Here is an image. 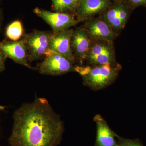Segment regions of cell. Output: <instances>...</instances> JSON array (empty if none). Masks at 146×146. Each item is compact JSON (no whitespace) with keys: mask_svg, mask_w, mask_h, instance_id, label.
<instances>
[{"mask_svg":"<svg viewBox=\"0 0 146 146\" xmlns=\"http://www.w3.org/2000/svg\"><path fill=\"white\" fill-rule=\"evenodd\" d=\"M23 33V25L21 21L17 20L11 23L7 28L6 35L12 41H19Z\"/></svg>","mask_w":146,"mask_h":146,"instance_id":"15","label":"cell"},{"mask_svg":"<svg viewBox=\"0 0 146 146\" xmlns=\"http://www.w3.org/2000/svg\"><path fill=\"white\" fill-rule=\"evenodd\" d=\"M36 15L43 19L52 29L53 33L68 29L77 25L79 21L68 13L50 12L39 8L34 10Z\"/></svg>","mask_w":146,"mask_h":146,"instance_id":"7","label":"cell"},{"mask_svg":"<svg viewBox=\"0 0 146 146\" xmlns=\"http://www.w3.org/2000/svg\"><path fill=\"white\" fill-rule=\"evenodd\" d=\"M116 138L117 139L119 146H143L140 139H129L123 138L117 134Z\"/></svg>","mask_w":146,"mask_h":146,"instance_id":"16","label":"cell"},{"mask_svg":"<svg viewBox=\"0 0 146 146\" xmlns=\"http://www.w3.org/2000/svg\"><path fill=\"white\" fill-rule=\"evenodd\" d=\"M110 44L107 42L97 41L91 45L86 58L91 66L116 63L115 52Z\"/></svg>","mask_w":146,"mask_h":146,"instance_id":"6","label":"cell"},{"mask_svg":"<svg viewBox=\"0 0 146 146\" xmlns=\"http://www.w3.org/2000/svg\"><path fill=\"white\" fill-rule=\"evenodd\" d=\"M2 21V12L1 11V8H0V27H1V23Z\"/></svg>","mask_w":146,"mask_h":146,"instance_id":"19","label":"cell"},{"mask_svg":"<svg viewBox=\"0 0 146 146\" xmlns=\"http://www.w3.org/2000/svg\"><path fill=\"white\" fill-rule=\"evenodd\" d=\"M121 69V65L117 63H107L96 66H76L74 72L82 77L84 85L98 91L113 83Z\"/></svg>","mask_w":146,"mask_h":146,"instance_id":"2","label":"cell"},{"mask_svg":"<svg viewBox=\"0 0 146 146\" xmlns=\"http://www.w3.org/2000/svg\"><path fill=\"white\" fill-rule=\"evenodd\" d=\"M5 108V106H3L0 105V110H4Z\"/></svg>","mask_w":146,"mask_h":146,"instance_id":"20","label":"cell"},{"mask_svg":"<svg viewBox=\"0 0 146 146\" xmlns=\"http://www.w3.org/2000/svg\"><path fill=\"white\" fill-rule=\"evenodd\" d=\"M7 58L0 52V73L2 72L5 69V63Z\"/></svg>","mask_w":146,"mask_h":146,"instance_id":"18","label":"cell"},{"mask_svg":"<svg viewBox=\"0 0 146 146\" xmlns=\"http://www.w3.org/2000/svg\"><path fill=\"white\" fill-rule=\"evenodd\" d=\"M131 8L125 1L116 0L104 13L102 19L112 29H121L125 26Z\"/></svg>","mask_w":146,"mask_h":146,"instance_id":"5","label":"cell"},{"mask_svg":"<svg viewBox=\"0 0 146 146\" xmlns=\"http://www.w3.org/2000/svg\"><path fill=\"white\" fill-rule=\"evenodd\" d=\"M129 4L132 8L146 6V0H123Z\"/></svg>","mask_w":146,"mask_h":146,"instance_id":"17","label":"cell"},{"mask_svg":"<svg viewBox=\"0 0 146 146\" xmlns=\"http://www.w3.org/2000/svg\"><path fill=\"white\" fill-rule=\"evenodd\" d=\"M112 0H81L76 9L78 20H86L107 9L110 6Z\"/></svg>","mask_w":146,"mask_h":146,"instance_id":"13","label":"cell"},{"mask_svg":"<svg viewBox=\"0 0 146 146\" xmlns=\"http://www.w3.org/2000/svg\"><path fill=\"white\" fill-rule=\"evenodd\" d=\"M52 33L35 31L23 38L27 49L28 61L31 62L46 57L49 52Z\"/></svg>","mask_w":146,"mask_h":146,"instance_id":"3","label":"cell"},{"mask_svg":"<svg viewBox=\"0 0 146 146\" xmlns=\"http://www.w3.org/2000/svg\"><path fill=\"white\" fill-rule=\"evenodd\" d=\"M84 29L89 36L96 41L111 43L117 36L112 27L101 18H95L87 21Z\"/></svg>","mask_w":146,"mask_h":146,"instance_id":"10","label":"cell"},{"mask_svg":"<svg viewBox=\"0 0 146 146\" xmlns=\"http://www.w3.org/2000/svg\"><path fill=\"white\" fill-rule=\"evenodd\" d=\"M89 35L84 29L74 31L71 41V48L75 58L80 62L86 59L91 46Z\"/></svg>","mask_w":146,"mask_h":146,"instance_id":"11","label":"cell"},{"mask_svg":"<svg viewBox=\"0 0 146 146\" xmlns=\"http://www.w3.org/2000/svg\"><path fill=\"white\" fill-rule=\"evenodd\" d=\"M74 62L62 55L52 53L38 65L40 74L48 75H62L74 71Z\"/></svg>","mask_w":146,"mask_h":146,"instance_id":"4","label":"cell"},{"mask_svg":"<svg viewBox=\"0 0 146 146\" xmlns=\"http://www.w3.org/2000/svg\"><path fill=\"white\" fill-rule=\"evenodd\" d=\"M73 32L72 29H67L58 32L52 33L48 56L52 53H56L75 62V58L71 46V38Z\"/></svg>","mask_w":146,"mask_h":146,"instance_id":"8","label":"cell"},{"mask_svg":"<svg viewBox=\"0 0 146 146\" xmlns=\"http://www.w3.org/2000/svg\"><path fill=\"white\" fill-rule=\"evenodd\" d=\"M0 52L15 63L30 68L27 49L23 39L16 42L5 39L0 42Z\"/></svg>","mask_w":146,"mask_h":146,"instance_id":"9","label":"cell"},{"mask_svg":"<svg viewBox=\"0 0 146 146\" xmlns=\"http://www.w3.org/2000/svg\"><path fill=\"white\" fill-rule=\"evenodd\" d=\"M13 119L11 146H57L62 141L63 122L44 98L22 104Z\"/></svg>","mask_w":146,"mask_h":146,"instance_id":"1","label":"cell"},{"mask_svg":"<svg viewBox=\"0 0 146 146\" xmlns=\"http://www.w3.org/2000/svg\"><path fill=\"white\" fill-rule=\"evenodd\" d=\"M78 1H79L80 2V1H81V0H78Z\"/></svg>","mask_w":146,"mask_h":146,"instance_id":"21","label":"cell"},{"mask_svg":"<svg viewBox=\"0 0 146 146\" xmlns=\"http://www.w3.org/2000/svg\"><path fill=\"white\" fill-rule=\"evenodd\" d=\"M94 120L97 128L95 146H119L116 139L117 134L110 127L101 115L97 114Z\"/></svg>","mask_w":146,"mask_h":146,"instance_id":"12","label":"cell"},{"mask_svg":"<svg viewBox=\"0 0 146 146\" xmlns=\"http://www.w3.org/2000/svg\"><path fill=\"white\" fill-rule=\"evenodd\" d=\"M52 8L57 12L63 13L76 10L78 6V0H52Z\"/></svg>","mask_w":146,"mask_h":146,"instance_id":"14","label":"cell"}]
</instances>
